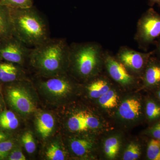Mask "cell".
<instances>
[{
  "mask_svg": "<svg viewBox=\"0 0 160 160\" xmlns=\"http://www.w3.org/2000/svg\"><path fill=\"white\" fill-rule=\"evenodd\" d=\"M9 160H26V158L22 152L18 149L13 150L9 153L8 157Z\"/></svg>",
  "mask_w": 160,
  "mask_h": 160,
  "instance_id": "cell-29",
  "label": "cell"
},
{
  "mask_svg": "<svg viewBox=\"0 0 160 160\" xmlns=\"http://www.w3.org/2000/svg\"><path fill=\"white\" fill-rule=\"evenodd\" d=\"M65 74L47 77L46 80L41 82L40 85L48 93L53 96H64L71 89L70 81Z\"/></svg>",
  "mask_w": 160,
  "mask_h": 160,
  "instance_id": "cell-9",
  "label": "cell"
},
{
  "mask_svg": "<svg viewBox=\"0 0 160 160\" xmlns=\"http://www.w3.org/2000/svg\"><path fill=\"white\" fill-rule=\"evenodd\" d=\"M22 141L27 152L31 154L34 152L36 149V145L31 132H25L22 136Z\"/></svg>",
  "mask_w": 160,
  "mask_h": 160,
  "instance_id": "cell-26",
  "label": "cell"
},
{
  "mask_svg": "<svg viewBox=\"0 0 160 160\" xmlns=\"http://www.w3.org/2000/svg\"><path fill=\"white\" fill-rule=\"evenodd\" d=\"M160 37V14L151 7L139 19L134 40L139 49L147 51Z\"/></svg>",
  "mask_w": 160,
  "mask_h": 160,
  "instance_id": "cell-4",
  "label": "cell"
},
{
  "mask_svg": "<svg viewBox=\"0 0 160 160\" xmlns=\"http://www.w3.org/2000/svg\"><path fill=\"white\" fill-rule=\"evenodd\" d=\"M82 113L88 129H96L99 127L100 122L98 118L87 112L82 111Z\"/></svg>",
  "mask_w": 160,
  "mask_h": 160,
  "instance_id": "cell-28",
  "label": "cell"
},
{
  "mask_svg": "<svg viewBox=\"0 0 160 160\" xmlns=\"http://www.w3.org/2000/svg\"><path fill=\"white\" fill-rule=\"evenodd\" d=\"M19 126V121L14 112L6 110L0 114V127L8 130L17 129Z\"/></svg>",
  "mask_w": 160,
  "mask_h": 160,
  "instance_id": "cell-16",
  "label": "cell"
},
{
  "mask_svg": "<svg viewBox=\"0 0 160 160\" xmlns=\"http://www.w3.org/2000/svg\"><path fill=\"white\" fill-rule=\"evenodd\" d=\"M33 0H3L1 5L13 9H24L33 6Z\"/></svg>",
  "mask_w": 160,
  "mask_h": 160,
  "instance_id": "cell-24",
  "label": "cell"
},
{
  "mask_svg": "<svg viewBox=\"0 0 160 160\" xmlns=\"http://www.w3.org/2000/svg\"><path fill=\"white\" fill-rule=\"evenodd\" d=\"M32 48L14 36L0 38V60L23 66L29 62Z\"/></svg>",
  "mask_w": 160,
  "mask_h": 160,
  "instance_id": "cell-5",
  "label": "cell"
},
{
  "mask_svg": "<svg viewBox=\"0 0 160 160\" xmlns=\"http://www.w3.org/2000/svg\"><path fill=\"white\" fill-rule=\"evenodd\" d=\"M146 111L149 120L157 119L160 118V106L154 101L149 100L147 102Z\"/></svg>",
  "mask_w": 160,
  "mask_h": 160,
  "instance_id": "cell-23",
  "label": "cell"
},
{
  "mask_svg": "<svg viewBox=\"0 0 160 160\" xmlns=\"http://www.w3.org/2000/svg\"><path fill=\"white\" fill-rule=\"evenodd\" d=\"M120 149V143L117 138L112 137L107 139L104 145V150L106 156L113 159L118 153Z\"/></svg>",
  "mask_w": 160,
  "mask_h": 160,
  "instance_id": "cell-20",
  "label": "cell"
},
{
  "mask_svg": "<svg viewBox=\"0 0 160 160\" xmlns=\"http://www.w3.org/2000/svg\"><path fill=\"white\" fill-rule=\"evenodd\" d=\"M8 136L0 130V142L8 139Z\"/></svg>",
  "mask_w": 160,
  "mask_h": 160,
  "instance_id": "cell-33",
  "label": "cell"
},
{
  "mask_svg": "<svg viewBox=\"0 0 160 160\" xmlns=\"http://www.w3.org/2000/svg\"><path fill=\"white\" fill-rule=\"evenodd\" d=\"M99 102L103 108H114L118 105L117 95L114 91L109 89L99 98Z\"/></svg>",
  "mask_w": 160,
  "mask_h": 160,
  "instance_id": "cell-19",
  "label": "cell"
},
{
  "mask_svg": "<svg viewBox=\"0 0 160 160\" xmlns=\"http://www.w3.org/2000/svg\"><path fill=\"white\" fill-rule=\"evenodd\" d=\"M9 8L12 35L16 38L32 47L50 38L47 21L34 6L24 9Z\"/></svg>",
  "mask_w": 160,
  "mask_h": 160,
  "instance_id": "cell-2",
  "label": "cell"
},
{
  "mask_svg": "<svg viewBox=\"0 0 160 160\" xmlns=\"http://www.w3.org/2000/svg\"><path fill=\"white\" fill-rule=\"evenodd\" d=\"M21 66L0 60V82L10 83L22 80L25 73Z\"/></svg>",
  "mask_w": 160,
  "mask_h": 160,
  "instance_id": "cell-10",
  "label": "cell"
},
{
  "mask_svg": "<svg viewBox=\"0 0 160 160\" xmlns=\"http://www.w3.org/2000/svg\"><path fill=\"white\" fill-rule=\"evenodd\" d=\"M154 53V51L142 52L127 46H122L118 51L116 58L129 70L140 73L144 72L149 58Z\"/></svg>",
  "mask_w": 160,
  "mask_h": 160,
  "instance_id": "cell-6",
  "label": "cell"
},
{
  "mask_svg": "<svg viewBox=\"0 0 160 160\" xmlns=\"http://www.w3.org/2000/svg\"><path fill=\"white\" fill-rule=\"evenodd\" d=\"M141 150L139 146L137 144L132 142L127 147L123 154L124 160H135L139 158Z\"/></svg>",
  "mask_w": 160,
  "mask_h": 160,
  "instance_id": "cell-25",
  "label": "cell"
},
{
  "mask_svg": "<svg viewBox=\"0 0 160 160\" xmlns=\"http://www.w3.org/2000/svg\"><path fill=\"white\" fill-rule=\"evenodd\" d=\"M109 51L105 52L104 65L110 77L123 85H129L134 82V78L125 66Z\"/></svg>",
  "mask_w": 160,
  "mask_h": 160,
  "instance_id": "cell-8",
  "label": "cell"
},
{
  "mask_svg": "<svg viewBox=\"0 0 160 160\" xmlns=\"http://www.w3.org/2000/svg\"><path fill=\"white\" fill-rule=\"evenodd\" d=\"M155 43H156V48L154 50V55H156V57L160 60V37Z\"/></svg>",
  "mask_w": 160,
  "mask_h": 160,
  "instance_id": "cell-31",
  "label": "cell"
},
{
  "mask_svg": "<svg viewBox=\"0 0 160 160\" xmlns=\"http://www.w3.org/2000/svg\"><path fill=\"white\" fill-rule=\"evenodd\" d=\"M69 45L64 38H51L32 48L29 63L45 78L65 73L69 67Z\"/></svg>",
  "mask_w": 160,
  "mask_h": 160,
  "instance_id": "cell-1",
  "label": "cell"
},
{
  "mask_svg": "<svg viewBox=\"0 0 160 160\" xmlns=\"http://www.w3.org/2000/svg\"><path fill=\"white\" fill-rule=\"evenodd\" d=\"M105 52L101 44L96 42L71 43L69 45V67L80 77H90L96 73L101 64L104 63Z\"/></svg>",
  "mask_w": 160,
  "mask_h": 160,
  "instance_id": "cell-3",
  "label": "cell"
},
{
  "mask_svg": "<svg viewBox=\"0 0 160 160\" xmlns=\"http://www.w3.org/2000/svg\"><path fill=\"white\" fill-rule=\"evenodd\" d=\"M89 95L93 98H99L109 90L108 82L103 79H97L92 82L88 87Z\"/></svg>",
  "mask_w": 160,
  "mask_h": 160,
  "instance_id": "cell-15",
  "label": "cell"
},
{
  "mask_svg": "<svg viewBox=\"0 0 160 160\" xmlns=\"http://www.w3.org/2000/svg\"><path fill=\"white\" fill-rule=\"evenodd\" d=\"M153 55L149 58L143 72L145 85L149 87L160 85V60Z\"/></svg>",
  "mask_w": 160,
  "mask_h": 160,
  "instance_id": "cell-11",
  "label": "cell"
},
{
  "mask_svg": "<svg viewBox=\"0 0 160 160\" xmlns=\"http://www.w3.org/2000/svg\"><path fill=\"white\" fill-rule=\"evenodd\" d=\"M46 158L49 160H63L65 155L59 145L57 143L51 144L46 152Z\"/></svg>",
  "mask_w": 160,
  "mask_h": 160,
  "instance_id": "cell-22",
  "label": "cell"
},
{
  "mask_svg": "<svg viewBox=\"0 0 160 160\" xmlns=\"http://www.w3.org/2000/svg\"><path fill=\"white\" fill-rule=\"evenodd\" d=\"M142 105L139 100L128 99L122 103L119 108V113L122 118L132 120L137 118L141 114Z\"/></svg>",
  "mask_w": 160,
  "mask_h": 160,
  "instance_id": "cell-12",
  "label": "cell"
},
{
  "mask_svg": "<svg viewBox=\"0 0 160 160\" xmlns=\"http://www.w3.org/2000/svg\"><path fill=\"white\" fill-rule=\"evenodd\" d=\"M72 150L77 155H84L91 149L92 144L89 141L85 139H75L71 142Z\"/></svg>",
  "mask_w": 160,
  "mask_h": 160,
  "instance_id": "cell-18",
  "label": "cell"
},
{
  "mask_svg": "<svg viewBox=\"0 0 160 160\" xmlns=\"http://www.w3.org/2000/svg\"><path fill=\"white\" fill-rule=\"evenodd\" d=\"M3 0H0V4H2V2Z\"/></svg>",
  "mask_w": 160,
  "mask_h": 160,
  "instance_id": "cell-36",
  "label": "cell"
},
{
  "mask_svg": "<svg viewBox=\"0 0 160 160\" xmlns=\"http://www.w3.org/2000/svg\"><path fill=\"white\" fill-rule=\"evenodd\" d=\"M12 36L13 35L10 8L0 4V38Z\"/></svg>",
  "mask_w": 160,
  "mask_h": 160,
  "instance_id": "cell-13",
  "label": "cell"
},
{
  "mask_svg": "<svg viewBox=\"0 0 160 160\" xmlns=\"http://www.w3.org/2000/svg\"><path fill=\"white\" fill-rule=\"evenodd\" d=\"M25 90L20 85H11L7 88L6 95L9 104L13 109L21 113L29 114L35 111V105Z\"/></svg>",
  "mask_w": 160,
  "mask_h": 160,
  "instance_id": "cell-7",
  "label": "cell"
},
{
  "mask_svg": "<svg viewBox=\"0 0 160 160\" xmlns=\"http://www.w3.org/2000/svg\"><path fill=\"white\" fill-rule=\"evenodd\" d=\"M147 156L150 160H160V140L152 139L148 143Z\"/></svg>",
  "mask_w": 160,
  "mask_h": 160,
  "instance_id": "cell-21",
  "label": "cell"
},
{
  "mask_svg": "<svg viewBox=\"0 0 160 160\" xmlns=\"http://www.w3.org/2000/svg\"><path fill=\"white\" fill-rule=\"evenodd\" d=\"M1 107H2V104H1V100H0V109H1Z\"/></svg>",
  "mask_w": 160,
  "mask_h": 160,
  "instance_id": "cell-35",
  "label": "cell"
},
{
  "mask_svg": "<svg viewBox=\"0 0 160 160\" xmlns=\"http://www.w3.org/2000/svg\"><path fill=\"white\" fill-rule=\"evenodd\" d=\"M149 133L154 138L160 140V121L150 128Z\"/></svg>",
  "mask_w": 160,
  "mask_h": 160,
  "instance_id": "cell-30",
  "label": "cell"
},
{
  "mask_svg": "<svg viewBox=\"0 0 160 160\" xmlns=\"http://www.w3.org/2000/svg\"><path fill=\"white\" fill-rule=\"evenodd\" d=\"M68 127L73 132L83 131L88 129L86 126L82 111L76 113L69 119Z\"/></svg>",
  "mask_w": 160,
  "mask_h": 160,
  "instance_id": "cell-17",
  "label": "cell"
},
{
  "mask_svg": "<svg viewBox=\"0 0 160 160\" xmlns=\"http://www.w3.org/2000/svg\"><path fill=\"white\" fill-rule=\"evenodd\" d=\"M13 146V143L9 140L0 142V160L8 157Z\"/></svg>",
  "mask_w": 160,
  "mask_h": 160,
  "instance_id": "cell-27",
  "label": "cell"
},
{
  "mask_svg": "<svg viewBox=\"0 0 160 160\" xmlns=\"http://www.w3.org/2000/svg\"><path fill=\"white\" fill-rule=\"evenodd\" d=\"M157 94L158 98L159 99V100H160V89L158 90V91Z\"/></svg>",
  "mask_w": 160,
  "mask_h": 160,
  "instance_id": "cell-34",
  "label": "cell"
},
{
  "mask_svg": "<svg viewBox=\"0 0 160 160\" xmlns=\"http://www.w3.org/2000/svg\"><path fill=\"white\" fill-rule=\"evenodd\" d=\"M155 4L160 7V0H149V5L150 7H152Z\"/></svg>",
  "mask_w": 160,
  "mask_h": 160,
  "instance_id": "cell-32",
  "label": "cell"
},
{
  "mask_svg": "<svg viewBox=\"0 0 160 160\" xmlns=\"http://www.w3.org/2000/svg\"><path fill=\"white\" fill-rule=\"evenodd\" d=\"M54 118L50 113L44 112L40 115L37 120L36 126L38 132L43 138L50 135L54 128Z\"/></svg>",
  "mask_w": 160,
  "mask_h": 160,
  "instance_id": "cell-14",
  "label": "cell"
}]
</instances>
